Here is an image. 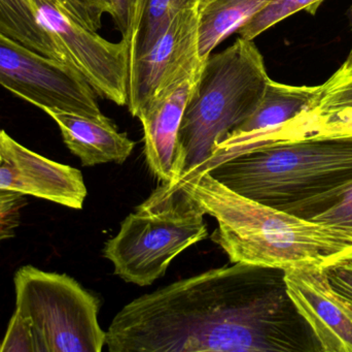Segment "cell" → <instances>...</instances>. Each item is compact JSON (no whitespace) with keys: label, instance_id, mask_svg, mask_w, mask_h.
I'll list each match as a JSON object with an SVG mask.
<instances>
[{"label":"cell","instance_id":"cell-23","mask_svg":"<svg viewBox=\"0 0 352 352\" xmlns=\"http://www.w3.org/2000/svg\"><path fill=\"white\" fill-rule=\"evenodd\" d=\"M308 219L352 231V183L336 196L328 208Z\"/></svg>","mask_w":352,"mask_h":352},{"label":"cell","instance_id":"cell-6","mask_svg":"<svg viewBox=\"0 0 352 352\" xmlns=\"http://www.w3.org/2000/svg\"><path fill=\"white\" fill-rule=\"evenodd\" d=\"M14 282V311L30 326L35 352H100L107 345L100 301L72 277L25 266Z\"/></svg>","mask_w":352,"mask_h":352},{"label":"cell","instance_id":"cell-5","mask_svg":"<svg viewBox=\"0 0 352 352\" xmlns=\"http://www.w3.org/2000/svg\"><path fill=\"white\" fill-rule=\"evenodd\" d=\"M205 215L179 184L161 183L124 219L103 256L126 282L150 287L176 256L209 237Z\"/></svg>","mask_w":352,"mask_h":352},{"label":"cell","instance_id":"cell-20","mask_svg":"<svg viewBox=\"0 0 352 352\" xmlns=\"http://www.w3.org/2000/svg\"><path fill=\"white\" fill-rule=\"evenodd\" d=\"M352 107V74L335 78L331 76L320 90L314 101L306 107L316 112H332Z\"/></svg>","mask_w":352,"mask_h":352},{"label":"cell","instance_id":"cell-29","mask_svg":"<svg viewBox=\"0 0 352 352\" xmlns=\"http://www.w3.org/2000/svg\"><path fill=\"white\" fill-rule=\"evenodd\" d=\"M3 163V158H2L1 153H0V163Z\"/></svg>","mask_w":352,"mask_h":352},{"label":"cell","instance_id":"cell-1","mask_svg":"<svg viewBox=\"0 0 352 352\" xmlns=\"http://www.w3.org/2000/svg\"><path fill=\"white\" fill-rule=\"evenodd\" d=\"M308 326L283 270L235 262L133 300L107 332L111 352H300Z\"/></svg>","mask_w":352,"mask_h":352},{"label":"cell","instance_id":"cell-16","mask_svg":"<svg viewBox=\"0 0 352 352\" xmlns=\"http://www.w3.org/2000/svg\"><path fill=\"white\" fill-rule=\"evenodd\" d=\"M352 138V107L332 112L303 110L293 119L262 136L263 146L281 143Z\"/></svg>","mask_w":352,"mask_h":352},{"label":"cell","instance_id":"cell-27","mask_svg":"<svg viewBox=\"0 0 352 352\" xmlns=\"http://www.w3.org/2000/svg\"><path fill=\"white\" fill-rule=\"evenodd\" d=\"M349 20H351L352 32V6L351 10H349ZM351 74H352V43L351 51H349L346 60H345L344 63L341 65V68L333 74V76H335V78H343V76H351Z\"/></svg>","mask_w":352,"mask_h":352},{"label":"cell","instance_id":"cell-8","mask_svg":"<svg viewBox=\"0 0 352 352\" xmlns=\"http://www.w3.org/2000/svg\"><path fill=\"white\" fill-rule=\"evenodd\" d=\"M0 85L43 112L103 119L96 93L72 66L41 55L0 31Z\"/></svg>","mask_w":352,"mask_h":352},{"label":"cell","instance_id":"cell-12","mask_svg":"<svg viewBox=\"0 0 352 352\" xmlns=\"http://www.w3.org/2000/svg\"><path fill=\"white\" fill-rule=\"evenodd\" d=\"M199 74L159 93L136 114L144 127L146 163L161 183L175 184L182 177L178 132Z\"/></svg>","mask_w":352,"mask_h":352},{"label":"cell","instance_id":"cell-24","mask_svg":"<svg viewBox=\"0 0 352 352\" xmlns=\"http://www.w3.org/2000/svg\"><path fill=\"white\" fill-rule=\"evenodd\" d=\"M0 352H35L30 326L16 311L12 314L6 336L0 343Z\"/></svg>","mask_w":352,"mask_h":352},{"label":"cell","instance_id":"cell-18","mask_svg":"<svg viewBox=\"0 0 352 352\" xmlns=\"http://www.w3.org/2000/svg\"><path fill=\"white\" fill-rule=\"evenodd\" d=\"M198 2L199 0H144L142 19L130 55L129 70L136 58L155 45L178 12L196 8Z\"/></svg>","mask_w":352,"mask_h":352},{"label":"cell","instance_id":"cell-15","mask_svg":"<svg viewBox=\"0 0 352 352\" xmlns=\"http://www.w3.org/2000/svg\"><path fill=\"white\" fill-rule=\"evenodd\" d=\"M272 0H199V56L203 62L232 33L238 31Z\"/></svg>","mask_w":352,"mask_h":352},{"label":"cell","instance_id":"cell-10","mask_svg":"<svg viewBox=\"0 0 352 352\" xmlns=\"http://www.w3.org/2000/svg\"><path fill=\"white\" fill-rule=\"evenodd\" d=\"M0 189L45 198L80 210L87 191L82 174L70 165L45 158L0 130Z\"/></svg>","mask_w":352,"mask_h":352},{"label":"cell","instance_id":"cell-2","mask_svg":"<svg viewBox=\"0 0 352 352\" xmlns=\"http://www.w3.org/2000/svg\"><path fill=\"white\" fill-rule=\"evenodd\" d=\"M176 183L214 217L210 236L233 264L285 270L289 267H326L352 251V231L302 218L258 204L200 174Z\"/></svg>","mask_w":352,"mask_h":352},{"label":"cell","instance_id":"cell-9","mask_svg":"<svg viewBox=\"0 0 352 352\" xmlns=\"http://www.w3.org/2000/svg\"><path fill=\"white\" fill-rule=\"evenodd\" d=\"M204 62L198 47L196 8L182 10L146 53L130 66L127 105L138 112L162 91L180 81L200 74Z\"/></svg>","mask_w":352,"mask_h":352},{"label":"cell","instance_id":"cell-13","mask_svg":"<svg viewBox=\"0 0 352 352\" xmlns=\"http://www.w3.org/2000/svg\"><path fill=\"white\" fill-rule=\"evenodd\" d=\"M45 113L59 126L64 144L84 167L109 163L123 165L135 146L107 117L96 119L61 111Z\"/></svg>","mask_w":352,"mask_h":352},{"label":"cell","instance_id":"cell-14","mask_svg":"<svg viewBox=\"0 0 352 352\" xmlns=\"http://www.w3.org/2000/svg\"><path fill=\"white\" fill-rule=\"evenodd\" d=\"M318 90L320 86H292L270 79L254 113L226 138H245L279 127L305 110Z\"/></svg>","mask_w":352,"mask_h":352},{"label":"cell","instance_id":"cell-7","mask_svg":"<svg viewBox=\"0 0 352 352\" xmlns=\"http://www.w3.org/2000/svg\"><path fill=\"white\" fill-rule=\"evenodd\" d=\"M39 24L51 35L68 64L95 93L126 105L129 54L123 41L111 43L98 34L101 19L82 0H28Z\"/></svg>","mask_w":352,"mask_h":352},{"label":"cell","instance_id":"cell-4","mask_svg":"<svg viewBox=\"0 0 352 352\" xmlns=\"http://www.w3.org/2000/svg\"><path fill=\"white\" fill-rule=\"evenodd\" d=\"M269 80L264 58L252 41L239 37L207 58L178 132L179 179L200 169L215 146L254 113Z\"/></svg>","mask_w":352,"mask_h":352},{"label":"cell","instance_id":"cell-19","mask_svg":"<svg viewBox=\"0 0 352 352\" xmlns=\"http://www.w3.org/2000/svg\"><path fill=\"white\" fill-rule=\"evenodd\" d=\"M322 1L324 0H272L243 26L240 27L238 32L242 39L254 41L267 29L300 10L316 14Z\"/></svg>","mask_w":352,"mask_h":352},{"label":"cell","instance_id":"cell-3","mask_svg":"<svg viewBox=\"0 0 352 352\" xmlns=\"http://www.w3.org/2000/svg\"><path fill=\"white\" fill-rule=\"evenodd\" d=\"M205 173L248 200L308 219L352 183V138L261 146Z\"/></svg>","mask_w":352,"mask_h":352},{"label":"cell","instance_id":"cell-11","mask_svg":"<svg viewBox=\"0 0 352 352\" xmlns=\"http://www.w3.org/2000/svg\"><path fill=\"white\" fill-rule=\"evenodd\" d=\"M287 293L324 352H352V322L345 314L324 267L283 270Z\"/></svg>","mask_w":352,"mask_h":352},{"label":"cell","instance_id":"cell-17","mask_svg":"<svg viewBox=\"0 0 352 352\" xmlns=\"http://www.w3.org/2000/svg\"><path fill=\"white\" fill-rule=\"evenodd\" d=\"M0 31L41 55L69 65L51 35L39 24L28 0H0Z\"/></svg>","mask_w":352,"mask_h":352},{"label":"cell","instance_id":"cell-21","mask_svg":"<svg viewBox=\"0 0 352 352\" xmlns=\"http://www.w3.org/2000/svg\"><path fill=\"white\" fill-rule=\"evenodd\" d=\"M113 17L122 34V41L127 45L128 54L131 55L142 19L144 0H111Z\"/></svg>","mask_w":352,"mask_h":352},{"label":"cell","instance_id":"cell-22","mask_svg":"<svg viewBox=\"0 0 352 352\" xmlns=\"http://www.w3.org/2000/svg\"><path fill=\"white\" fill-rule=\"evenodd\" d=\"M26 205L24 194L0 189V243L14 237Z\"/></svg>","mask_w":352,"mask_h":352},{"label":"cell","instance_id":"cell-28","mask_svg":"<svg viewBox=\"0 0 352 352\" xmlns=\"http://www.w3.org/2000/svg\"><path fill=\"white\" fill-rule=\"evenodd\" d=\"M336 293L337 297H338V301L339 303H340L341 307H342V309L344 310L345 314H346V315L351 318L352 322V302L349 301V300L345 299V298L342 297V296L339 295L337 291Z\"/></svg>","mask_w":352,"mask_h":352},{"label":"cell","instance_id":"cell-26","mask_svg":"<svg viewBox=\"0 0 352 352\" xmlns=\"http://www.w3.org/2000/svg\"><path fill=\"white\" fill-rule=\"evenodd\" d=\"M98 18L103 14H113V2L111 0H82Z\"/></svg>","mask_w":352,"mask_h":352},{"label":"cell","instance_id":"cell-25","mask_svg":"<svg viewBox=\"0 0 352 352\" xmlns=\"http://www.w3.org/2000/svg\"><path fill=\"white\" fill-rule=\"evenodd\" d=\"M333 289L352 302V251L324 267Z\"/></svg>","mask_w":352,"mask_h":352}]
</instances>
